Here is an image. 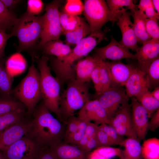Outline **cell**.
<instances>
[{"instance_id": "cell-1", "label": "cell", "mask_w": 159, "mask_h": 159, "mask_svg": "<svg viewBox=\"0 0 159 159\" xmlns=\"http://www.w3.org/2000/svg\"><path fill=\"white\" fill-rule=\"evenodd\" d=\"M33 113V119L26 136L33 140L41 149L49 148L63 141L65 124L53 116L42 100Z\"/></svg>"}, {"instance_id": "cell-2", "label": "cell", "mask_w": 159, "mask_h": 159, "mask_svg": "<svg viewBox=\"0 0 159 159\" xmlns=\"http://www.w3.org/2000/svg\"><path fill=\"white\" fill-rule=\"evenodd\" d=\"M106 39L105 33L102 31L91 33L75 45L66 57L58 59L54 56H48L50 69L55 74L62 88L65 83L75 79L73 67L74 63L88 56L98 44Z\"/></svg>"}, {"instance_id": "cell-3", "label": "cell", "mask_w": 159, "mask_h": 159, "mask_svg": "<svg viewBox=\"0 0 159 159\" xmlns=\"http://www.w3.org/2000/svg\"><path fill=\"white\" fill-rule=\"evenodd\" d=\"M43 18V15L34 16L26 12L17 18L11 33L18 39L17 52H27L32 59L36 57L39 49L38 42L42 35Z\"/></svg>"}, {"instance_id": "cell-4", "label": "cell", "mask_w": 159, "mask_h": 159, "mask_svg": "<svg viewBox=\"0 0 159 159\" xmlns=\"http://www.w3.org/2000/svg\"><path fill=\"white\" fill-rule=\"evenodd\" d=\"M49 57L43 55L34 59L40 75L42 100L52 113L59 120V102L62 90L59 80L52 74L48 65Z\"/></svg>"}, {"instance_id": "cell-5", "label": "cell", "mask_w": 159, "mask_h": 159, "mask_svg": "<svg viewBox=\"0 0 159 159\" xmlns=\"http://www.w3.org/2000/svg\"><path fill=\"white\" fill-rule=\"evenodd\" d=\"M89 82L81 83L75 79L66 83V87L62 92L59 100L61 121L65 124L69 117L74 115L75 112L80 110L90 100Z\"/></svg>"}, {"instance_id": "cell-6", "label": "cell", "mask_w": 159, "mask_h": 159, "mask_svg": "<svg viewBox=\"0 0 159 159\" xmlns=\"http://www.w3.org/2000/svg\"><path fill=\"white\" fill-rule=\"evenodd\" d=\"M34 62L32 59L27 74L11 92L12 96L26 107L29 114L42 100L40 73Z\"/></svg>"}, {"instance_id": "cell-7", "label": "cell", "mask_w": 159, "mask_h": 159, "mask_svg": "<svg viewBox=\"0 0 159 159\" xmlns=\"http://www.w3.org/2000/svg\"><path fill=\"white\" fill-rule=\"evenodd\" d=\"M83 13L91 30V33L100 32L103 26L112 21V16L106 1L85 0Z\"/></svg>"}, {"instance_id": "cell-8", "label": "cell", "mask_w": 159, "mask_h": 159, "mask_svg": "<svg viewBox=\"0 0 159 159\" xmlns=\"http://www.w3.org/2000/svg\"><path fill=\"white\" fill-rule=\"evenodd\" d=\"M61 3V0H54L46 6L43 15V29L39 49L48 42L59 39L62 34L59 10Z\"/></svg>"}, {"instance_id": "cell-9", "label": "cell", "mask_w": 159, "mask_h": 159, "mask_svg": "<svg viewBox=\"0 0 159 159\" xmlns=\"http://www.w3.org/2000/svg\"><path fill=\"white\" fill-rule=\"evenodd\" d=\"M41 150L33 140L25 135L0 152L6 159H37Z\"/></svg>"}, {"instance_id": "cell-10", "label": "cell", "mask_w": 159, "mask_h": 159, "mask_svg": "<svg viewBox=\"0 0 159 159\" xmlns=\"http://www.w3.org/2000/svg\"><path fill=\"white\" fill-rule=\"evenodd\" d=\"M93 96L105 110L110 121L122 104L129 99L122 86L110 87Z\"/></svg>"}, {"instance_id": "cell-11", "label": "cell", "mask_w": 159, "mask_h": 159, "mask_svg": "<svg viewBox=\"0 0 159 159\" xmlns=\"http://www.w3.org/2000/svg\"><path fill=\"white\" fill-rule=\"evenodd\" d=\"M108 125L112 126L120 136L137 139L132 125L131 106L128 103V100L120 106Z\"/></svg>"}, {"instance_id": "cell-12", "label": "cell", "mask_w": 159, "mask_h": 159, "mask_svg": "<svg viewBox=\"0 0 159 159\" xmlns=\"http://www.w3.org/2000/svg\"><path fill=\"white\" fill-rule=\"evenodd\" d=\"M110 42L105 46L95 48L93 55L97 59L104 60L109 59L112 61H120L125 58L136 59L134 54L130 52L126 47L118 42L111 36Z\"/></svg>"}, {"instance_id": "cell-13", "label": "cell", "mask_w": 159, "mask_h": 159, "mask_svg": "<svg viewBox=\"0 0 159 159\" xmlns=\"http://www.w3.org/2000/svg\"><path fill=\"white\" fill-rule=\"evenodd\" d=\"M78 115L80 120L87 122L93 121L98 125L110 123L106 111L96 99L89 100L79 110Z\"/></svg>"}, {"instance_id": "cell-14", "label": "cell", "mask_w": 159, "mask_h": 159, "mask_svg": "<svg viewBox=\"0 0 159 159\" xmlns=\"http://www.w3.org/2000/svg\"><path fill=\"white\" fill-rule=\"evenodd\" d=\"M131 100V119L133 128L140 142L145 140L148 132V117L146 110L135 97Z\"/></svg>"}, {"instance_id": "cell-15", "label": "cell", "mask_w": 159, "mask_h": 159, "mask_svg": "<svg viewBox=\"0 0 159 159\" xmlns=\"http://www.w3.org/2000/svg\"><path fill=\"white\" fill-rule=\"evenodd\" d=\"M32 125V121L23 119L0 133V152L6 149L26 135Z\"/></svg>"}, {"instance_id": "cell-16", "label": "cell", "mask_w": 159, "mask_h": 159, "mask_svg": "<svg viewBox=\"0 0 159 159\" xmlns=\"http://www.w3.org/2000/svg\"><path fill=\"white\" fill-rule=\"evenodd\" d=\"M130 12L126 11L117 21V24L121 32L122 39L119 43L133 51L137 52L140 48L133 28V23L130 19Z\"/></svg>"}, {"instance_id": "cell-17", "label": "cell", "mask_w": 159, "mask_h": 159, "mask_svg": "<svg viewBox=\"0 0 159 159\" xmlns=\"http://www.w3.org/2000/svg\"><path fill=\"white\" fill-rule=\"evenodd\" d=\"M124 86L129 98L136 97L149 89L146 74L138 67H136Z\"/></svg>"}, {"instance_id": "cell-18", "label": "cell", "mask_w": 159, "mask_h": 159, "mask_svg": "<svg viewBox=\"0 0 159 159\" xmlns=\"http://www.w3.org/2000/svg\"><path fill=\"white\" fill-rule=\"evenodd\" d=\"M111 81V87L124 86L136 67L120 61L107 62Z\"/></svg>"}, {"instance_id": "cell-19", "label": "cell", "mask_w": 159, "mask_h": 159, "mask_svg": "<svg viewBox=\"0 0 159 159\" xmlns=\"http://www.w3.org/2000/svg\"><path fill=\"white\" fill-rule=\"evenodd\" d=\"M49 149L57 159H89L90 153L79 148L76 145L62 141Z\"/></svg>"}, {"instance_id": "cell-20", "label": "cell", "mask_w": 159, "mask_h": 159, "mask_svg": "<svg viewBox=\"0 0 159 159\" xmlns=\"http://www.w3.org/2000/svg\"><path fill=\"white\" fill-rule=\"evenodd\" d=\"M140 69L159 57V39H151L143 43L135 54Z\"/></svg>"}, {"instance_id": "cell-21", "label": "cell", "mask_w": 159, "mask_h": 159, "mask_svg": "<svg viewBox=\"0 0 159 159\" xmlns=\"http://www.w3.org/2000/svg\"><path fill=\"white\" fill-rule=\"evenodd\" d=\"M100 60L93 56H87L78 60L74 67L75 79L81 83L89 82L92 72Z\"/></svg>"}, {"instance_id": "cell-22", "label": "cell", "mask_w": 159, "mask_h": 159, "mask_svg": "<svg viewBox=\"0 0 159 159\" xmlns=\"http://www.w3.org/2000/svg\"><path fill=\"white\" fill-rule=\"evenodd\" d=\"M44 55L61 59L68 55L72 49L59 39L48 42L40 48Z\"/></svg>"}, {"instance_id": "cell-23", "label": "cell", "mask_w": 159, "mask_h": 159, "mask_svg": "<svg viewBox=\"0 0 159 159\" xmlns=\"http://www.w3.org/2000/svg\"><path fill=\"white\" fill-rule=\"evenodd\" d=\"M106 2L112 16V23L117 21L125 12L128 9L132 15L137 9L136 6L131 0H107Z\"/></svg>"}, {"instance_id": "cell-24", "label": "cell", "mask_w": 159, "mask_h": 159, "mask_svg": "<svg viewBox=\"0 0 159 159\" xmlns=\"http://www.w3.org/2000/svg\"><path fill=\"white\" fill-rule=\"evenodd\" d=\"M132 16L134 19V30L138 42L143 44L150 40L151 38L147 33L145 27L147 18L143 12L137 9Z\"/></svg>"}, {"instance_id": "cell-25", "label": "cell", "mask_w": 159, "mask_h": 159, "mask_svg": "<svg viewBox=\"0 0 159 159\" xmlns=\"http://www.w3.org/2000/svg\"><path fill=\"white\" fill-rule=\"evenodd\" d=\"M122 146L120 159H143L142 153L141 145L137 139L127 138L125 139Z\"/></svg>"}, {"instance_id": "cell-26", "label": "cell", "mask_w": 159, "mask_h": 159, "mask_svg": "<svg viewBox=\"0 0 159 159\" xmlns=\"http://www.w3.org/2000/svg\"><path fill=\"white\" fill-rule=\"evenodd\" d=\"M91 33L89 24L83 19L80 25L76 29L64 34L66 44L70 46L76 45Z\"/></svg>"}, {"instance_id": "cell-27", "label": "cell", "mask_w": 159, "mask_h": 159, "mask_svg": "<svg viewBox=\"0 0 159 159\" xmlns=\"http://www.w3.org/2000/svg\"><path fill=\"white\" fill-rule=\"evenodd\" d=\"M150 92L147 90L135 97L146 110L149 118L159 108V100L153 97Z\"/></svg>"}, {"instance_id": "cell-28", "label": "cell", "mask_w": 159, "mask_h": 159, "mask_svg": "<svg viewBox=\"0 0 159 159\" xmlns=\"http://www.w3.org/2000/svg\"><path fill=\"white\" fill-rule=\"evenodd\" d=\"M141 149L143 159H159V139L154 137L144 140Z\"/></svg>"}, {"instance_id": "cell-29", "label": "cell", "mask_w": 159, "mask_h": 159, "mask_svg": "<svg viewBox=\"0 0 159 159\" xmlns=\"http://www.w3.org/2000/svg\"><path fill=\"white\" fill-rule=\"evenodd\" d=\"M24 109L12 111L0 116V133L23 119Z\"/></svg>"}, {"instance_id": "cell-30", "label": "cell", "mask_w": 159, "mask_h": 159, "mask_svg": "<svg viewBox=\"0 0 159 159\" xmlns=\"http://www.w3.org/2000/svg\"><path fill=\"white\" fill-rule=\"evenodd\" d=\"M17 18L13 11L7 8L0 0V28L6 32L12 28Z\"/></svg>"}, {"instance_id": "cell-31", "label": "cell", "mask_w": 159, "mask_h": 159, "mask_svg": "<svg viewBox=\"0 0 159 159\" xmlns=\"http://www.w3.org/2000/svg\"><path fill=\"white\" fill-rule=\"evenodd\" d=\"M24 105L12 96L0 98V116L12 111L24 109Z\"/></svg>"}, {"instance_id": "cell-32", "label": "cell", "mask_w": 159, "mask_h": 159, "mask_svg": "<svg viewBox=\"0 0 159 159\" xmlns=\"http://www.w3.org/2000/svg\"><path fill=\"white\" fill-rule=\"evenodd\" d=\"M146 74L149 89L159 86V57L150 63Z\"/></svg>"}, {"instance_id": "cell-33", "label": "cell", "mask_w": 159, "mask_h": 159, "mask_svg": "<svg viewBox=\"0 0 159 159\" xmlns=\"http://www.w3.org/2000/svg\"><path fill=\"white\" fill-rule=\"evenodd\" d=\"M13 77L4 67L3 69L0 76V93L4 97L11 96Z\"/></svg>"}, {"instance_id": "cell-34", "label": "cell", "mask_w": 159, "mask_h": 159, "mask_svg": "<svg viewBox=\"0 0 159 159\" xmlns=\"http://www.w3.org/2000/svg\"><path fill=\"white\" fill-rule=\"evenodd\" d=\"M99 73L102 92L111 87V79L107 62L104 60L100 61Z\"/></svg>"}, {"instance_id": "cell-35", "label": "cell", "mask_w": 159, "mask_h": 159, "mask_svg": "<svg viewBox=\"0 0 159 159\" xmlns=\"http://www.w3.org/2000/svg\"><path fill=\"white\" fill-rule=\"evenodd\" d=\"M87 122L80 119L77 130L64 139L63 141L69 144L76 145L85 134Z\"/></svg>"}, {"instance_id": "cell-36", "label": "cell", "mask_w": 159, "mask_h": 159, "mask_svg": "<svg viewBox=\"0 0 159 159\" xmlns=\"http://www.w3.org/2000/svg\"><path fill=\"white\" fill-rule=\"evenodd\" d=\"M138 6L142 11L147 18L153 19L158 21L159 15L155 11L151 0H141Z\"/></svg>"}, {"instance_id": "cell-37", "label": "cell", "mask_w": 159, "mask_h": 159, "mask_svg": "<svg viewBox=\"0 0 159 159\" xmlns=\"http://www.w3.org/2000/svg\"><path fill=\"white\" fill-rule=\"evenodd\" d=\"M84 4L80 0H67L64 6V11L72 15H78L83 13Z\"/></svg>"}, {"instance_id": "cell-38", "label": "cell", "mask_w": 159, "mask_h": 159, "mask_svg": "<svg viewBox=\"0 0 159 159\" xmlns=\"http://www.w3.org/2000/svg\"><path fill=\"white\" fill-rule=\"evenodd\" d=\"M99 127L107 134L115 145L122 146L125 139L120 136L112 126L106 123H102L99 125Z\"/></svg>"}, {"instance_id": "cell-39", "label": "cell", "mask_w": 159, "mask_h": 159, "mask_svg": "<svg viewBox=\"0 0 159 159\" xmlns=\"http://www.w3.org/2000/svg\"><path fill=\"white\" fill-rule=\"evenodd\" d=\"M44 6V3L42 0H28L26 12L30 15L38 16L42 11Z\"/></svg>"}, {"instance_id": "cell-40", "label": "cell", "mask_w": 159, "mask_h": 159, "mask_svg": "<svg viewBox=\"0 0 159 159\" xmlns=\"http://www.w3.org/2000/svg\"><path fill=\"white\" fill-rule=\"evenodd\" d=\"M157 21L147 18L145 21L146 31L151 39H159V27Z\"/></svg>"}, {"instance_id": "cell-41", "label": "cell", "mask_w": 159, "mask_h": 159, "mask_svg": "<svg viewBox=\"0 0 159 159\" xmlns=\"http://www.w3.org/2000/svg\"><path fill=\"white\" fill-rule=\"evenodd\" d=\"M83 19L79 16L69 14L65 26L62 30V33L72 31L80 24Z\"/></svg>"}, {"instance_id": "cell-42", "label": "cell", "mask_w": 159, "mask_h": 159, "mask_svg": "<svg viewBox=\"0 0 159 159\" xmlns=\"http://www.w3.org/2000/svg\"><path fill=\"white\" fill-rule=\"evenodd\" d=\"M79 121L78 117L74 115L70 116L67 119L65 123L66 129L64 140L77 130Z\"/></svg>"}, {"instance_id": "cell-43", "label": "cell", "mask_w": 159, "mask_h": 159, "mask_svg": "<svg viewBox=\"0 0 159 159\" xmlns=\"http://www.w3.org/2000/svg\"><path fill=\"white\" fill-rule=\"evenodd\" d=\"M96 137L99 147H110L115 145L113 141L99 127Z\"/></svg>"}, {"instance_id": "cell-44", "label": "cell", "mask_w": 159, "mask_h": 159, "mask_svg": "<svg viewBox=\"0 0 159 159\" xmlns=\"http://www.w3.org/2000/svg\"><path fill=\"white\" fill-rule=\"evenodd\" d=\"M100 60L99 63L94 69L91 75L90 80L92 81L96 93L98 95L102 92L100 82L99 69L100 67Z\"/></svg>"}, {"instance_id": "cell-45", "label": "cell", "mask_w": 159, "mask_h": 159, "mask_svg": "<svg viewBox=\"0 0 159 159\" xmlns=\"http://www.w3.org/2000/svg\"><path fill=\"white\" fill-rule=\"evenodd\" d=\"M11 37V33H7L5 31L0 28V59L4 55L7 40Z\"/></svg>"}, {"instance_id": "cell-46", "label": "cell", "mask_w": 159, "mask_h": 159, "mask_svg": "<svg viewBox=\"0 0 159 159\" xmlns=\"http://www.w3.org/2000/svg\"><path fill=\"white\" fill-rule=\"evenodd\" d=\"M148 122L147 130L154 132L159 127V108L153 114Z\"/></svg>"}, {"instance_id": "cell-47", "label": "cell", "mask_w": 159, "mask_h": 159, "mask_svg": "<svg viewBox=\"0 0 159 159\" xmlns=\"http://www.w3.org/2000/svg\"><path fill=\"white\" fill-rule=\"evenodd\" d=\"M99 128V125L94 122H89L87 123L85 134L89 138L95 136Z\"/></svg>"}, {"instance_id": "cell-48", "label": "cell", "mask_w": 159, "mask_h": 159, "mask_svg": "<svg viewBox=\"0 0 159 159\" xmlns=\"http://www.w3.org/2000/svg\"><path fill=\"white\" fill-rule=\"evenodd\" d=\"M99 147L98 143L96 136L89 138L84 149V151L90 153L92 150Z\"/></svg>"}, {"instance_id": "cell-49", "label": "cell", "mask_w": 159, "mask_h": 159, "mask_svg": "<svg viewBox=\"0 0 159 159\" xmlns=\"http://www.w3.org/2000/svg\"><path fill=\"white\" fill-rule=\"evenodd\" d=\"M37 159H57L49 148L41 149Z\"/></svg>"}, {"instance_id": "cell-50", "label": "cell", "mask_w": 159, "mask_h": 159, "mask_svg": "<svg viewBox=\"0 0 159 159\" xmlns=\"http://www.w3.org/2000/svg\"><path fill=\"white\" fill-rule=\"evenodd\" d=\"M5 6L10 10H12L22 1L20 0H1Z\"/></svg>"}, {"instance_id": "cell-51", "label": "cell", "mask_w": 159, "mask_h": 159, "mask_svg": "<svg viewBox=\"0 0 159 159\" xmlns=\"http://www.w3.org/2000/svg\"><path fill=\"white\" fill-rule=\"evenodd\" d=\"M89 138L85 134L78 142L76 145L80 149L84 151V149Z\"/></svg>"}, {"instance_id": "cell-52", "label": "cell", "mask_w": 159, "mask_h": 159, "mask_svg": "<svg viewBox=\"0 0 159 159\" xmlns=\"http://www.w3.org/2000/svg\"><path fill=\"white\" fill-rule=\"evenodd\" d=\"M151 92L152 96L157 100H159V87L154 88V90Z\"/></svg>"}, {"instance_id": "cell-53", "label": "cell", "mask_w": 159, "mask_h": 159, "mask_svg": "<svg viewBox=\"0 0 159 159\" xmlns=\"http://www.w3.org/2000/svg\"><path fill=\"white\" fill-rule=\"evenodd\" d=\"M152 1L155 11L159 14V0H153Z\"/></svg>"}, {"instance_id": "cell-54", "label": "cell", "mask_w": 159, "mask_h": 159, "mask_svg": "<svg viewBox=\"0 0 159 159\" xmlns=\"http://www.w3.org/2000/svg\"><path fill=\"white\" fill-rule=\"evenodd\" d=\"M4 67L3 62L1 61V60H0V76L1 71Z\"/></svg>"}, {"instance_id": "cell-55", "label": "cell", "mask_w": 159, "mask_h": 159, "mask_svg": "<svg viewBox=\"0 0 159 159\" xmlns=\"http://www.w3.org/2000/svg\"><path fill=\"white\" fill-rule=\"evenodd\" d=\"M0 159H6L0 152Z\"/></svg>"}]
</instances>
